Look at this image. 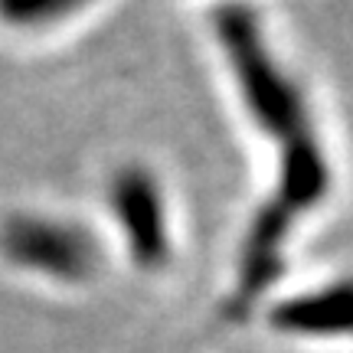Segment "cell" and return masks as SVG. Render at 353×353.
Segmentation results:
<instances>
[{
  "label": "cell",
  "mask_w": 353,
  "mask_h": 353,
  "mask_svg": "<svg viewBox=\"0 0 353 353\" xmlns=\"http://www.w3.org/2000/svg\"><path fill=\"white\" fill-rule=\"evenodd\" d=\"M99 223L114 259L144 278L174 272L183 252V206L170 176L148 157H121L101 174Z\"/></svg>",
  "instance_id": "3"
},
{
  "label": "cell",
  "mask_w": 353,
  "mask_h": 353,
  "mask_svg": "<svg viewBox=\"0 0 353 353\" xmlns=\"http://www.w3.org/2000/svg\"><path fill=\"white\" fill-rule=\"evenodd\" d=\"M203 26L216 76L259 154V187L219 301L229 321H245L288 285L298 249L341 196V144L307 69L262 0H210Z\"/></svg>",
  "instance_id": "1"
},
{
  "label": "cell",
  "mask_w": 353,
  "mask_h": 353,
  "mask_svg": "<svg viewBox=\"0 0 353 353\" xmlns=\"http://www.w3.org/2000/svg\"><path fill=\"white\" fill-rule=\"evenodd\" d=\"M114 252L99 216L56 203H17L0 213V265L56 291L95 288Z\"/></svg>",
  "instance_id": "2"
},
{
  "label": "cell",
  "mask_w": 353,
  "mask_h": 353,
  "mask_svg": "<svg viewBox=\"0 0 353 353\" xmlns=\"http://www.w3.org/2000/svg\"><path fill=\"white\" fill-rule=\"evenodd\" d=\"M193 3H200V7H203V3H210V0H193Z\"/></svg>",
  "instance_id": "6"
},
{
  "label": "cell",
  "mask_w": 353,
  "mask_h": 353,
  "mask_svg": "<svg viewBox=\"0 0 353 353\" xmlns=\"http://www.w3.org/2000/svg\"><path fill=\"white\" fill-rule=\"evenodd\" d=\"M265 327L304 343L353 341V272L311 278L304 285L275 291L262 311Z\"/></svg>",
  "instance_id": "4"
},
{
  "label": "cell",
  "mask_w": 353,
  "mask_h": 353,
  "mask_svg": "<svg viewBox=\"0 0 353 353\" xmlns=\"http://www.w3.org/2000/svg\"><path fill=\"white\" fill-rule=\"evenodd\" d=\"M114 0H0V39L50 46L92 23Z\"/></svg>",
  "instance_id": "5"
}]
</instances>
